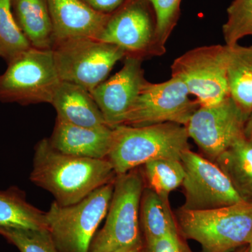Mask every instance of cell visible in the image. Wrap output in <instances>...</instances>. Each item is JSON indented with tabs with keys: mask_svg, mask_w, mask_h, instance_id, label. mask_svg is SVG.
<instances>
[{
	"mask_svg": "<svg viewBox=\"0 0 252 252\" xmlns=\"http://www.w3.org/2000/svg\"><path fill=\"white\" fill-rule=\"evenodd\" d=\"M117 177L107 158L61 153L47 138L39 141L34 148L31 182L52 194L62 206L79 203L96 189L114 182Z\"/></svg>",
	"mask_w": 252,
	"mask_h": 252,
	"instance_id": "6da1fadb",
	"label": "cell"
},
{
	"mask_svg": "<svg viewBox=\"0 0 252 252\" xmlns=\"http://www.w3.org/2000/svg\"><path fill=\"white\" fill-rule=\"evenodd\" d=\"M189 139L185 126L174 123L119 126L113 128L107 159L117 175H124L156 159L181 160L189 149Z\"/></svg>",
	"mask_w": 252,
	"mask_h": 252,
	"instance_id": "7a4b0ae2",
	"label": "cell"
},
{
	"mask_svg": "<svg viewBox=\"0 0 252 252\" xmlns=\"http://www.w3.org/2000/svg\"><path fill=\"white\" fill-rule=\"evenodd\" d=\"M175 218L184 237L200 244L203 252H230L252 238V202L210 210L180 207Z\"/></svg>",
	"mask_w": 252,
	"mask_h": 252,
	"instance_id": "3957f363",
	"label": "cell"
},
{
	"mask_svg": "<svg viewBox=\"0 0 252 252\" xmlns=\"http://www.w3.org/2000/svg\"><path fill=\"white\" fill-rule=\"evenodd\" d=\"M115 182V181H114ZM114 182L102 186L79 203L62 206L54 201L46 212L48 230L60 252H89L107 216Z\"/></svg>",
	"mask_w": 252,
	"mask_h": 252,
	"instance_id": "277c9868",
	"label": "cell"
},
{
	"mask_svg": "<svg viewBox=\"0 0 252 252\" xmlns=\"http://www.w3.org/2000/svg\"><path fill=\"white\" fill-rule=\"evenodd\" d=\"M144 187L143 175L137 168L117 175L105 223L94 235L89 252H114L144 243L140 207Z\"/></svg>",
	"mask_w": 252,
	"mask_h": 252,
	"instance_id": "5b68a950",
	"label": "cell"
},
{
	"mask_svg": "<svg viewBox=\"0 0 252 252\" xmlns=\"http://www.w3.org/2000/svg\"><path fill=\"white\" fill-rule=\"evenodd\" d=\"M51 50L61 81L89 92L105 81L116 63L126 56L119 46L90 37L56 41Z\"/></svg>",
	"mask_w": 252,
	"mask_h": 252,
	"instance_id": "8992f818",
	"label": "cell"
},
{
	"mask_svg": "<svg viewBox=\"0 0 252 252\" xmlns=\"http://www.w3.org/2000/svg\"><path fill=\"white\" fill-rule=\"evenodd\" d=\"M61 81L52 50L32 47L8 63L0 75V102L51 104Z\"/></svg>",
	"mask_w": 252,
	"mask_h": 252,
	"instance_id": "52a82bcc",
	"label": "cell"
},
{
	"mask_svg": "<svg viewBox=\"0 0 252 252\" xmlns=\"http://www.w3.org/2000/svg\"><path fill=\"white\" fill-rule=\"evenodd\" d=\"M228 46H204L187 51L174 61L172 77L185 83L200 106L220 103L230 97L227 66Z\"/></svg>",
	"mask_w": 252,
	"mask_h": 252,
	"instance_id": "ba28073f",
	"label": "cell"
},
{
	"mask_svg": "<svg viewBox=\"0 0 252 252\" xmlns=\"http://www.w3.org/2000/svg\"><path fill=\"white\" fill-rule=\"evenodd\" d=\"M97 39L119 46L126 56L144 60L163 55L158 46L155 14L149 0H127L110 14Z\"/></svg>",
	"mask_w": 252,
	"mask_h": 252,
	"instance_id": "9c48e42d",
	"label": "cell"
},
{
	"mask_svg": "<svg viewBox=\"0 0 252 252\" xmlns=\"http://www.w3.org/2000/svg\"><path fill=\"white\" fill-rule=\"evenodd\" d=\"M189 95L187 86L179 78L172 77L159 84L147 81L124 125L142 127L174 123L185 126L200 107L198 101Z\"/></svg>",
	"mask_w": 252,
	"mask_h": 252,
	"instance_id": "30bf717a",
	"label": "cell"
},
{
	"mask_svg": "<svg viewBox=\"0 0 252 252\" xmlns=\"http://www.w3.org/2000/svg\"><path fill=\"white\" fill-rule=\"evenodd\" d=\"M231 97L211 106H200L185 127L200 150L215 161L244 136L248 118Z\"/></svg>",
	"mask_w": 252,
	"mask_h": 252,
	"instance_id": "8fae6325",
	"label": "cell"
},
{
	"mask_svg": "<svg viewBox=\"0 0 252 252\" xmlns=\"http://www.w3.org/2000/svg\"><path fill=\"white\" fill-rule=\"evenodd\" d=\"M181 161L185 170L182 185L185 190V203L182 208L210 210L247 201L215 162L190 149L182 154Z\"/></svg>",
	"mask_w": 252,
	"mask_h": 252,
	"instance_id": "7c38bea8",
	"label": "cell"
},
{
	"mask_svg": "<svg viewBox=\"0 0 252 252\" xmlns=\"http://www.w3.org/2000/svg\"><path fill=\"white\" fill-rule=\"evenodd\" d=\"M143 61L135 56H126L122 69L90 92L106 123L112 128L125 124L147 81L142 68Z\"/></svg>",
	"mask_w": 252,
	"mask_h": 252,
	"instance_id": "4fadbf2b",
	"label": "cell"
},
{
	"mask_svg": "<svg viewBox=\"0 0 252 252\" xmlns=\"http://www.w3.org/2000/svg\"><path fill=\"white\" fill-rule=\"evenodd\" d=\"M47 3L55 42L74 37L97 39L111 14L97 12L80 0H47Z\"/></svg>",
	"mask_w": 252,
	"mask_h": 252,
	"instance_id": "5bb4252c",
	"label": "cell"
},
{
	"mask_svg": "<svg viewBox=\"0 0 252 252\" xmlns=\"http://www.w3.org/2000/svg\"><path fill=\"white\" fill-rule=\"evenodd\" d=\"M113 128L109 126L81 127L56 119L51 145L61 153L89 158H107L111 148Z\"/></svg>",
	"mask_w": 252,
	"mask_h": 252,
	"instance_id": "9a60e30c",
	"label": "cell"
},
{
	"mask_svg": "<svg viewBox=\"0 0 252 252\" xmlns=\"http://www.w3.org/2000/svg\"><path fill=\"white\" fill-rule=\"evenodd\" d=\"M51 104L61 122L81 127L109 126L90 92L77 84L61 81Z\"/></svg>",
	"mask_w": 252,
	"mask_h": 252,
	"instance_id": "2e32d148",
	"label": "cell"
},
{
	"mask_svg": "<svg viewBox=\"0 0 252 252\" xmlns=\"http://www.w3.org/2000/svg\"><path fill=\"white\" fill-rule=\"evenodd\" d=\"M18 27L32 47L51 50L55 38L47 0H11Z\"/></svg>",
	"mask_w": 252,
	"mask_h": 252,
	"instance_id": "e0dca14e",
	"label": "cell"
},
{
	"mask_svg": "<svg viewBox=\"0 0 252 252\" xmlns=\"http://www.w3.org/2000/svg\"><path fill=\"white\" fill-rule=\"evenodd\" d=\"M9 229L49 230L46 212L28 203L16 187L0 190V232Z\"/></svg>",
	"mask_w": 252,
	"mask_h": 252,
	"instance_id": "ac0fdd59",
	"label": "cell"
},
{
	"mask_svg": "<svg viewBox=\"0 0 252 252\" xmlns=\"http://www.w3.org/2000/svg\"><path fill=\"white\" fill-rule=\"evenodd\" d=\"M140 223L144 233V243H149L165 235L180 233L169 204L149 187H144L140 207Z\"/></svg>",
	"mask_w": 252,
	"mask_h": 252,
	"instance_id": "d6986e66",
	"label": "cell"
},
{
	"mask_svg": "<svg viewBox=\"0 0 252 252\" xmlns=\"http://www.w3.org/2000/svg\"><path fill=\"white\" fill-rule=\"evenodd\" d=\"M227 75L230 97L250 115L252 112V45L228 46Z\"/></svg>",
	"mask_w": 252,
	"mask_h": 252,
	"instance_id": "ffe728a7",
	"label": "cell"
},
{
	"mask_svg": "<svg viewBox=\"0 0 252 252\" xmlns=\"http://www.w3.org/2000/svg\"><path fill=\"white\" fill-rule=\"evenodd\" d=\"M214 162L228 177L242 198L252 202V143L245 135Z\"/></svg>",
	"mask_w": 252,
	"mask_h": 252,
	"instance_id": "44dd1931",
	"label": "cell"
},
{
	"mask_svg": "<svg viewBox=\"0 0 252 252\" xmlns=\"http://www.w3.org/2000/svg\"><path fill=\"white\" fill-rule=\"evenodd\" d=\"M143 177L149 189L162 198H168L174 190L183 184L185 170L181 160L160 158L146 162Z\"/></svg>",
	"mask_w": 252,
	"mask_h": 252,
	"instance_id": "7402d4cb",
	"label": "cell"
},
{
	"mask_svg": "<svg viewBox=\"0 0 252 252\" xmlns=\"http://www.w3.org/2000/svg\"><path fill=\"white\" fill-rule=\"evenodd\" d=\"M31 48L15 20L11 0H0V58L8 64Z\"/></svg>",
	"mask_w": 252,
	"mask_h": 252,
	"instance_id": "603a6c76",
	"label": "cell"
},
{
	"mask_svg": "<svg viewBox=\"0 0 252 252\" xmlns=\"http://www.w3.org/2000/svg\"><path fill=\"white\" fill-rule=\"evenodd\" d=\"M227 14L222 28L225 45L234 46L245 36H252V0H233Z\"/></svg>",
	"mask_w": 252,
	"mask_h": 252,
	"instance_id": "cb8c5ba5",
	"label": "cell"
},
{
	"mask_svg": "<svg viewBox=\"0 0 252 252\" xmlns=\"http://www.w3.org/2000/svg\"><path fill=\"white\" fill-rule=\"evenodd\" d=\"M20 252H60L49 230L9 229L0 232Z\"/></svg>",
	"mask_w": 252,
	"mask_h": 252,
	"instance_id": "d4e9b609",
	"label": "cell"
},
{
	"mask_svg": "<svg viewBox=\"0 0 252 252\" xmlns=\"http://www.w3.org/2000/svg\"><path fill=\"white\" fill-rule=\"evenodd\" d=\"M156 18V36L159 49L165 54V44L180 19L182 0H149Z\"/></svg>",
	"mask_w": 252,
	"mask_h": 252,
	"instance_id": "484cf974",
	"label": "cell"
},
{
	"mask_svg": "<svg viewBox=\"0 0 252 252\" xmlns=\"http://www.w3.org/2000/svg\"><path fill=\"white\" fill-rule=\"evenodd\" d=\"M142 252H191L180 238V233L169 234L144 243Z\"/></svg>",
	"mask_w": 252,
	"mask_h": 252,
	"instance_id": "4316f807",
	"label": "cell"
},
{
	"mask_svg": "<svg viewBox=\"0 0 252 252\" xmlns=\"http://www.w3.org/2000/svg\"><path fill=\"white\" fill-rule=\"evenodd\" d=\"M91 9L104 14H112L127 0H80Z\"/></svg>",
	"mask_w": 252,
	"mask_h": 252,
	"instance_id": "83f0119b",
	"label": "cell"
},
{
	"mask_svg": "<svg viewBox=\"0 0 252 252\" xmlns=\"http://www.w3.org/2000/svg\"><path fill=\"white\" fill-rule=\"evenodd\" d=\"M244 135L247 140L252 143V112L250 113L245 123Z\"/></svg>",
	"mask_w": 252,
	"mask_h": 252,
	"instance_id": "f1b7e54d",
	"label": "cell"
},
{
	"mask_svg": "<svg viewBox=\"0 0 252 252\" xmlns=\"http://www.w3.org/2000/svg\"><path fill=\"white\" fill-rule=\"evenodd\" d=\"M144 243L126 247L114 252H142Z\"/></svg>",
	"mask_w": 252,
	"mask_h": 252,
	"instance_id": "f546056e",
	"label": "cell"
},
{
	"mask_svg": "<svg viewBox=\"0 0 252 252\" xmlns=\"http://www.w3.org/2000/svg\"><path fill=\"white\" fill-rule=\"evenodd\" d=\"M248 245V252H252V236L251 240H250V243H249Z\"/></svg>",
	"mask_w": 252,
	"mask_h": 252,
	"instance_id": "4dcf8cb0",
	"label": "cell"
},
{
	"mask_svg": "<svg viewBox=\"0 0 252 252\" xmlns=\"http://www.w3.org/2000/svg\"><path fill=\"white\" fill-rule=\"evenodd\" d=\"M236 252H248V248H244L243 249H240V250H238Z\"/></svg>",
	"mask_w": 252,
	"mask_h": 252,
	"instance_id": "1f68e13d",
	"label": "cell"
}]
</instances>
